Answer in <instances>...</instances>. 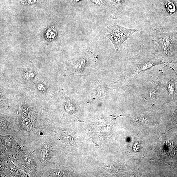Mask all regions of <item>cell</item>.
<instances>
[{
  "mask_svg": "<svg viewBox=\"0 0 177 177\" xmlns=\"http://www.w3.org/2000/svg\"><path fill=\"white\" fill-rule=\"evenodd\" d=\"M138 31V29H129L115 24L112 26H108L105 36L108 38L114 44L116 51L123 42L134 33Z\"/></svg>",
  "mask_w": 177,
  "mask_h": 177,
  "instance_id": "cell-1",
  "label": "cell"
},
{
  "mask_svg": "<svg viewBox=\"0 0 177 177\" xmlns=\"http://www.w3.org/2000/svg\"><path fill=\"white\" fill-rule=\"evenodd\" d=\"M153 41L159 45L165 55L169 56L171 54L173 41L170 35L166 33H160L155 35Z\"/></svg>",
  "mask_w": 177,
  "mask_h": 177,
  "instance_id": "cell-2",
  "label": "cell"
},
{
  "mask_svg": "<svg viewBox=\"0 0 177 177\" xmlns=\"http://www.w3.org/2000/svg\"><path fill=\"white\" fill-rule=\"evenodd\" d=\"M163 63L162 61L158 58H151L149 59L139 65L138 68L137 72L140 73L143 71L148 69L153 66L161 64Z\"/></svg>",
  "mask_w": 177,
  "mask_h": 177,
  "instance_id": "cell-3",
  "label": "cell"
},
{
  "mask_svg": "<svg viewBox=\"0 0 177 177\" xmlns=\"http://www.w3.org/2000/svg\"><path fill=\"white\" fill-rule=\"evenodd\" d=\"M168 91L169 94L173 95L175 92V87L173 83L171 81L169 82L168 85Z\"/></svg>",
  "mask_w": 177,
  "mask_h": 177,
  "instance_id": "cell-4",
  "label": "cell"
},
{
  "mask_svg": "<svg viewBox=\"0 0 177 177\" xmlns=\"http://www.w3.org/2000/svg\"><path fill=\"white\" fill-rule=\"evenodd\" d=\"M91 1L100 6L101 8H105L107 7V4L102 0H91Z\"/></svg>",
  "mask_w": 177,
  "mask_h": 177,
  "instance_id": "cell-5",
  "label": "cell"
},
{
  "mask_svg": "<svg viewBox=\"0 0 177 177\" xmlns=\"http://www.w3.org/2000/svg\"><path fill=\"white\" fill-rule=\"evenodd\" d=\"M172 119L173 120L174 122L177 123V103L176 106L175 111L174 112L173 115H172Z\"/></svg>",
  "mask_w": 177,
  "mask_h": 177,
  "instance_id": "cell-6",
  "label": "cell"
}]
</instances>
